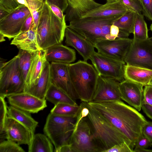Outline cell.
I'll return each instance as SVG.
<instances>
[{"label": "cell", "instance_id": "1", "mask_svg": "<svg viewBox=\"0 0 152 152\" xmlns=\"http://www.w3.org/2000/svg\"><path fill=\"white\" fill-rule=\"evenodd\" d=\"M93 109L126 137L134 146L147 121L141 113L121 100L87 102Z\"/></svg>", "mask_w": 152, "mask_h": 152}, {"label": "cell", "instance_id": "2", "mask_svg": "<svg viewBox=\"0 0 152 152\" xmlns=\"http://www.w3.org/2000/svg\"><path fill=\"white\" fill-rule=\"evenodd\" d=\"M66 21L65 18L62 20L56 15L44 0L37 30V42L42 50L61 44L65 37Z\"/></svg>", "mask_w": 152, "mask_h": 152}, {"label": "cell", "instance_id": "3", "mask_svg": "<svg viewBox=\"0 0 152 152\" xmlns=\"http://www.w3.org/2000/svg\"><path fill=\"white\" fill-rule=\"evenodd\" d=\"M81 103L89 110L87 117L98 152H104L115 145L124 142L134 147L126 137L93 109L87 102H82Z\"/></svg>", "mask_w": 152, "mask_h": 152}, {"label": "cell", "instance_id": "4", "mask_svg": "<svg viewBox=\"0 0 152 152\" xmlns=\"http://www.w3.org/2000/svg\"><path fill=\"white\" fill-rule=\"evenodd\" d=\"M70 76L82 102L91 101L96 88L99 75L94 66L86 61L79 60L68 64Z\"/></svg>", "mask_w": 152, "mask_h": 152}, {"label": "cell", "instance_id": "5", "mask_svg": "<svg viewBox=\"0 0 152 152\" xmlns=\"http://www.w3.org/2000/svg\"><path fill=\"white\" fill-rule=\"evenodd\" d=\"M120 17L80 18L69 22L67 26L82 36L94 46L103 40L116 39L111 36L110 28L114 21Z\"/></svg>", "mask_w": 152, "mask_h": 152}, {"label": "cell", "instance_id": "6", "mask_svg": "<svg viewBox=\"0 0 152 152\" xmlns=\"http://www.w3.org/2000/svg\"><path fill=\"white\" fill-rule=\"evenodd\" d=\"M76 117H68L50 113L46 118L43 131L56 149L70 145Z\"/></svg>", "mask_w": 152, "mask_h": 152}, {"label": "cell", "instance_id": "7", "mask_svg": "<svg viewBox=\"0 0 152 152\" xmlns=\"http://www.w3.org/2000/svg\"><path fill=\"white\" fill-rule=\"evenodd\" d=\"M25 85L18 55L7 62H1L0 96L5 98L11 95L24 92Z\"/></svg>", "mask_w": 152, "mask_h": 152}, {"label": "cell", "instance_id": "8", "mask_svg": "<svg viewBox=\"0 0 152 152\" xmlns=\"http://www.w3.org/2000/svg\"><path fill=\"white\" fill-rule=\"evenodd\" d=\"M124 62L127 64L152 70V37L141 40L133 39Z\"/></svg>", "mask_w": 152, "mask_h": 152}, {"label": "cell", "instance_id": "9", "mask_svg": "<svg viewBox=\"0 0 152 152\" xmlns=\"http://www.w3.org/2000/svg\"><path fill=\"white\" fill-rule=\"evenodd\" d=\"M90 60L99 76L111 78L120 83L124 80V61L115 60L95 51Z\"/></svg>", "mask_w": 152, "mask_h": 152}, {"label": "cell", "instance_id": "10", "mask_svg": "<svg viewBox=\"0 0 152 152\" xmlns=\"http://www.w3.org/2000/svg\"><path fill=\"white\" fill-rule=\"evenodd\" d=\"M31 13L29 9L22 5L0 19V33L9 40L21 32L23 25Z\"/></svg>", "mask_w": 152, "mask_h": 152}, {"label": "cell", "instance_id": "11", "mask_svg": "<svg viewBox=\"0 0 152 152\" xmlns=\"http://www.w3.org/2000/svg\"><path fill=\"white\" fill-rule=\"evenodd\" d=\"M70 145L72 152H97L87 116L80 121L73 131Z\"/></svg>", "mask_w": 152, "mask_h": 152}, {"label": "cell", "instance_id": "12", "mask_svg": "<svg viewBox=\"0 0 152 152\" xmlns=\"http://www.w3.org/2000/svg\"><path fill=\"white\" fill-rule=\"evenodd\" d=\"M132 39L128 38H118L114 40L105 39L94 45L97 52L109 58L124 61Z\"/></svg>", "mask_w": 152, "mask_h": 152}, {"label": "cell", "instance_id": "13", "mask_svg": "<svg viewBox=\"0 0 152 152\" xmlns=\"http://www.w3.org/2000/svg\"><path fill=\"white\" fill-rule=\"evenodd\" d=\"M68 64L51 62L50 64L51 83L73 99H79L70 76Z\"/></svg>", "mask_w": 152, "mask_h": 152}, {"label": "cell", "instance_id": "14", "mask_svg": "<svg viewBox=\"0 0 152 152\" xmlns=\"http://www.w3.org/2000/svg\"><path fill=\"white\" fill-rule=\"evenodd\" d=\"M119 83L113 78L99 75L96 88L90 102L121 100Z\"/></svg>", "mask_w": 152, "mask_h": 152}, {"label": "cell", "instance_id": "15", "mask_svg": "<svg viewBox=\"0 0 152 152\" xmlns=\"http://www.w3.org/2000/svg\"><path fill=\"white\" fill-rule=\"evenodd\" d=\"M6 97L10 105L30 113H37L47 106L46 100L26 92L11 95Z\"/></svg>", "mask_w": 152, "mask_h": 152}, {"label": "cell", "instance_id": "16", "mask_svg": "<svg viewBox=\"0 0 152 152\" xmlns=\"http://www.w3.org/2000/svg\"><path fill=\"white\" fill-rule=\"evenodd\" d=\"M6 139L14 141L19 145L30 144L34 132L18 121L7 116L4 126Z\"/></svg>", "mask_w": 152, "mask_h": 152}, {"label": "cell", "instance_id": "17", "mask_svg": "<svg viewBox=\"0 0 152 152\" xmlns=\"http://www.w3.org/2000/svg\"><path fill=\"white\" fill-rule=\"evenodd\" d=\"M143 86L142 84L125 80L119 84L121 99L140 111L143 100Z\"/></svg>", "mask_w": 152, "mask_h": 152}, {"label": "cell", "instance_id": "18", "mask_svg": "<svg viewBox=\"0 0 152 152\" xmlns=\"http://www.w3.org/2000/svg\"><path fill=\"white\" fill-rule=\"evenodd\" d=\"M65 43L74 48L82 56L83 60L90 59L95 51L94 45L82 36L67 26L65 32Z\"/></svg>", "mask_w": 152, "mask_h": 152}, {"label": "cell", "instance_id": "19", "mask_svg": "<svg viewBox=\"0 0 152 152\" xmlns=\"http://www.w3.org/2000/svg\"><path fill=\"white\" fill-rule=\"evenodd\" d=\"M128 9L118 0L107 2L99 7L83 15L80 18H98L113 17H121Z\"/></svg>", "mask_w": 152, "mask_h": 152}, {"label": "cell", "instance_id": "20", "mask_svg": "<svg viewBox=\"0 0 152 152\" xmlns=\"http://www.w3.org/2000/svg\"><path fill=\"white\" fill-rule=\"evenodd\" d=\"M65 19L69 22L81 18L86 13L100 6L94 0H67Z\"/></svg>", "mask_w": 152, "mask_h": 152}, {"label": "cell", "instance_id": "21", "mask_svg": "<svg viewBox=\"0 0 152 152\" xmlns=\"http://www.w3.org/2000/svg\"><path fill=\"white\" fill-rule=\"evenodd\" d=\"M10 44L16 46L19 49L32 53L42 50L37 42V29L34 23L29 30L20 32L14 37Z\"/></svg>", "mask_w": 152, "mask_h": 152}, {"label": "cell", "instance_id": "22", "mask_svg": "<svg viewBox=\"0 0 152 152\" xmlns=\"http://www.w3.org/2000/svg\"><path fill=\"white\" fill-rule=\"evenodd\" d=\"M46 58L49 62L70 64L76 60V54L74 49L59 44L46 50Z\"/></svg>", "mask_w": 152, "mask_h": 152}, {"label": "cell", "instance_id": "23", "mask_svg": "<svg viewBox=\"0 0 152 152\" xmlns=\"http://www.w3.org/2000/svg\"><path fill=\"white\" fill-rule=\"evenodd\" d=\"M51 84L50 64L47 61L37 83L25 89L24 92L45 100L46 93Z\"/></svg>", "mask_w": 152, "mask_h": 152}, {"label": "cell", "instance_id": "24", "mask_svg": "<svg viewBox=\"0 0 152 152\" xmlns=\"http://www.w3.org/2000/svg\"><path fill=\"white\" fill-rule=\"evenodd\" d=\"M47 61L46 50H39L34 53L30 67L25 81V89L37 83Z\"/></svg>", "mask_w": 152, "mask_h": 152}, {"label": "cell", "instance_id": "25", "mask_svg": "<svg viewBox=\"0 0 152 152\" xmlns=\"http://www.w3.org/2000/svg\"><path fill=\"white\" fill-rule=\"evenodd\" d=\"M124 78L145 86L152 78V70L126 64L124 67Z\"/></svg>", "mask_w": 152, "mask_h": 152}, {"label": "cell", "instance_id": "26", "mask_svg": "<svg viewBox=\"0 0 152 152\" xmlns=\"http://www.w3.org/2000/svg\"><path fill=\"white\" fill-rule=\"evenodd\" d=\"M7 116L20 123L34 132L38 123L30 113L10 105L8 107Z\"/></svg>", "mask_w": 152, "mask_h": 152}, {"label": "cell", "instance_id": "27", "mask_svg": "<svg viewBox=\"0 0 152 152\" xmlns=\"http://www.w3.org/2000/svg\"><path fill=\"white\" fill-rule=\"evenodd\" d=\"M28 146L29 152H53V147L52 142L45 134H34Z\"/></svg>", "mask_w": 152, "mask_h": 152}, {"label": "cell", "instance_id": "28", "mask_svg": "<svg viewBox=\"0 0 152 152\" xmlns=\"http://www.w3.org/2000/svg\"><path fill=\"white\" fill-rule=\"evenodd\" d=\"M45 99L55 105L60 103L73 105L77 104L75 100L71 98L62 91L52 84L46 93Z\"/></svg>", "mask_w": 152, "mask_h": 152}, {"label": "cell", "instance_id": "29", "mask_svg": "<svg viewBox=\"0 0 152 152\" xmlns=\"http://www.w3.org/2000/svg\"><path fill=\"white\" fill-rule=\"evenodd\" d=\"M136 13L129 10L121 17L115 20L113 24L117 26L120 31L129 34L133 33Z\"/></svg>", "mask_w": 152, "mask_h": 152}, {"label": "cell", "instance_id": "30", "mask_svg": "<svg viewBox=\"0 0 152 152\" xmlns=\"http://www.w3.org/2000/svg\"><path fill=\"white\" fill-rule=\"evenodd\" d=\"M80 105L60 103L55 105L50 111V113L62 116L75 117L77 115Z\"/></svg>", "mask_w": 152, "mask_h": 152}, {"label": "cell", "instance_id": "31", "mask_svg": "<svg viewBox=\"0 0 152 152\" xmlns=\"http://www.w3.org/2000/svg\"><path fill=\"white\" fill-rule=\"evenodd\" d=\"M147 24L142 14L136 13L134 30V38L137 40H144L148 38Z\"/></svg>", "mask_w": 152, "mask_h": 152}, {"label": "cell", "instance_id": "32", "mask_svg": "<svg viewBox=\"0 0 152 152\" xmlns=\"http://www.w3.org/2000/svg\"><path fill=\"white\" fill-rule=\"evenodd\" d=\"M19 50L18 55L19 57L20 67L26 81L34 53L21 49Z\"/></svg>", "mask_w": 152, "mask_h": 152}, {"label": "cell", "instance_id": "33", "mask_svg": "<svg viewBox=\"0 0 152 152\" xmlns=\"http://www.w3.org/2000/svg\"><path fill=\"white\" fill-rule=\"evenodd\" d=\"M142 109L146 115L152 119V86H145Z\"/></svg>", "mask_w": 152, "mask_h": 152}, {"label": "cell", "instance_id": "34", "mask_svg": "<svg viewBox=\"0 0 152 152\" xmlns=\"http://www.w3.org/2000/svg\"><path fill=\"white\" fill-rule=\"evenodd\" d=\"M21 5L17 0H0V19Z\"/></svg>", "mask_w": 152, "mask_h": 152}, {"label": "cell", "instance_id": "35", "mask_svg": "<svg viewBox=\"0 0 152 152\" xmlns=\"http://www.w3.org/2000/svg\"><path fill=\"white\" fill-rule=\"evenodd\" d=\"M16 142L10 140H4L0 143V152H25Z\"/></svg>", "mask_w": 152, "mask_h": 152}, {"label": "cell", "instance_id": "36", "mask_svg": "<svg viewBox=\"0 0 152 152\" xmlns=\"http://www.w3.org/2000/svg\"><path fill=\"white\" fill-rule=\"evenodd\" d=\"M5 97L0 96V134L5 133L4 126L7 116L8 107Z\"/></svg>", "mask_w": 152, "mask_h": 152}, {"label": "cell", "instance_id": "37", "mask_svg": "<svg viewBox=\"0 0 152 152\" xmlns=\"http://www.w3.org/2000/svg\"><path fill=\"white\" fill-rule=\"evenodd\" d=\"M129 10L138 14H141L142 10L139 0H118Z\"/></svg>", "mask_w": 152, "mask_h": 152}, {"label": "cell", "instance_id": "38", "mask_svg": "<svg viewBox=\"0 0 152 152\" xmlns=\"http://www.w3.org/2000/svg\"><path fill=\"white\" fill-rule=\"evenodd\" d=\"M143 15L152 21V0H139Z\"/></svg>", "mask_w": 152, "mask_h": 152}, {"label": "cell", "instance_id": "39", "mask_svg": "<svg viewBox=\"0 0 152 152\" xmlns=\"http://www.w3.org/2000/svg\"><path fill=\"white\" fill-rule=\"evenodd\" d=\"M134 148L124 142L115 145L104 152H134Z\"/></svg>", "mask_w": 152, "mask_h": 152}, {"label": "cell", "instance_id": "40", "mask_svg": "<svg viewBox=\"0 0 152 152\" xmlns=\"http://www.w3.org/2000/svg\"><path fill=\"white\" fill-rule=\"evenodd\" d=\"M152 145V142L142 133L136 141L134 148H147Z\"/></svg>", "mask_w": 152, "mask_h": 152}, {"label": "cell", "instance_id": "41", "mask_svg": "<svg viewBox=\"0 0 152 152\" xmlns=\"http://www.w3.org/2000/svg\"><path fill=\"white\" fill-rule=\"evenodd\" d=\"M142 132L152 142V122L147 121L142 127Z\"/></svg>", "mask_w": 152, "mask_h": 152}, {"label": "cell", "instance_id": "42", "mask_svg": "<svg viewBox=\"0 0 152 152\" xmlns=\"http://www.w3.org/2000/svg\"><path fill=\"white\" fill-rule=\"evenodd\" d=\"M27 7L28 8L31 12L34 11L41 9L43 3L38 0H26Z\"/></svg>", "mask_w": 152, "mask_h": 152}, {"label": "cell", "instance_id": "43", "mask_svg": "<svg viewBox=\"0 0 152 152\" xmlns=\"http://www.w3.org/2000/svg\"><path fill=\"white\" fill-rule=\"evenodd\" d=\"M49 4H52L59 7L63 12L66 11L68 6L67 0H47Z\"/></svg>", "mask_w": 152, "mask_h": 152}, {"label": "cell", "instance_id": "44", "mask_svg": "<svg viewBox=\"0 0 152 152\" xmlns=\"http://www.w3.org/2000/svg\"><path fill=\"white\" fill-rule=\"evenodd\" d=\"M48 3L53 12L58 18L62 20L65 18V15H64L63 12L59 7L56 5Z\"/></svg>", "mask_w": 152, "mask_h": 152}, {"label": "cell", "instance_id": "45", "mask_svg": "<svg viewBox=\"0 0 152 152\" xmlns=\"http://www.w3.org/2000/svg\"><path fill=\"white\" fill-rule=\"evenodd\" d=\"M33 23V20L31 14L25 21L22 28L21 32L29 30Z\"/></svg>", "mask_w": 152, "mask_h": 152}, {"label": "cell", "instance_id": "46", "mask_svg": "<svg viewBox=\"0 0 152 152\" xmlns=\"http://www.w3.org/2000/svg\"><path fill=\"white\" fill-rule=\"evenodd\" d=\"M41 9L34 11L31 12L33 20V23L37 30L39 21Z\"/></svg>", "mask_w": 152, "mask_h": 152}, {"label": "cell", "instance_id": "47", "mask_svg": "<svg viewBox=\"0 0 152 152\" xmlns=\"http://www.w3.org/2000/svg\"><path fill=\"white\" fill-rule=\"evenodd\" d=\"M120 30L116 26L112 24L110 27V34L111 36L115 38H119Z\"/></svg>", "mask_w": 152, "mask_h": 152}, {"label": "cell", "instance_id": "48", "mask_svg": "<svg viewBox=\"0 0 152 152\" xmlns=\"http://www.w3.org/2000/svg\"><path fill=\"white\" fill-rule=\"evenodd\" d=\"M55 152H72L70 145L62 146L56 149H54Z\"/></svg>", "mask_w": 152, "mask_h": 152}, {"label": "cell", "instance_id": "49", "mask_svg": "<svg viewBox=\"0 0 152 152\" xmlns=\"http://www.w3.org/2000/svg\"><path fill=\"white\" fill-rule=\"evenodd\" d=\"M152 152V150L147 149L146 148H134V152Z\"/></svg>", "mask_w": 152, "mask_h": 152}, {"label": "cell", "instance_id": "50", "mask_svg": "<svg viewBox=\"0 0 152 152\" xmlns=\"http://www.w3.org/2000/svg\"><path fill=\"white\" fill-rule=\"evenodd\" d=\"M4 36L2 34L0 33V42H3L5 41Z\"/></svg>", "mask_w": 152, "mask_h": 152}, {"label": "cell", "instance_id": "51", "mask_svg": "<svg viewBox=\"0 0 152 152\" xmlns=\"http://www.w3.org/2000/svg\"><path fill=\"white\" fill-rule=\"evenodd\" d=\"M148 85L152 86V78L151 80L150 81Z\"/></svg>", "mask_w": 152, "mask_h": 152}, {"label": "cell", "instance_id": "52", "mask_svg": "<svg viewBox=\"0 0 152 152\" xmlns=\"http://www.w3.org/2000/svg\"><path fill=\"white\" fill-rule=\"evenodd\" d=\"M107 2H111L116 0H106Z\"/></svg>", "mask_w": 152, "mask_h": 152}, {"label": "cell", "instance_id": "53", "mask_svg": "<svg viewBox=\"0 0 152 152\" xmlns=\"http://www.w3.org/2000/svg\"><path fill=\"white\" fill-rule=\"evenodd\" d=\"M150 29L152 31V23L151 24L150 26Z\"/></svg>", "mask_w": 152, "mask_h": 152}, {"label": "cell", "instance_id": "54", "mask_svg": "<svg viewBox=\"0 0 152 152\" xmlns=\"http://www.w3.org/2000/svg\"><path fill=\"white\" fill-rule=\"evenodd\" d=\"M38 0L42 3H43L44 1V0Z\"/></svg>", "mask_w": 152, "mask_h": 152}]
</instances>
